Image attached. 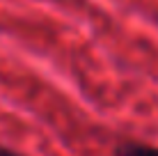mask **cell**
I'll return each instance as SVG.
<instances>
[{
  "label": "cell",
  "instance_id": "6da1fadb",
  "mask_svg": "<svg viewBox=\"0 0 158 156\" xmlns=\"http://www.w3.org/2000/svg\"><path fill=\"white\" fill-rule=\"evenodd\" d=\"M112 156H158V145L142 140H124L115 147Z\"/></svg>",
  "mask_w": 158,
  "mask_h": 156
},
{
  "label": "cell",
  "instance_id": "7a4b0ae2",
  "mask_svg": "<svg viewBox=\"0 0 158 156\" xmlns=\"http://www.w3.org/2000/svg\"><path fill=\"white\" fill-rule=\"evenodd\" d=\"M0 156H25V154L16 152V149H12V147H7V145H0Z\"/></svg>",
  "mask_w": 158,
  "mask_h": 156
}]
</instances>
